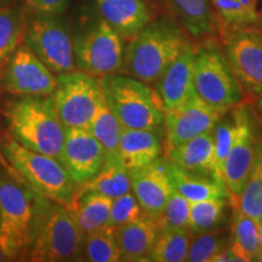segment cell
I'll return each instance as SVG.
<instances>
[{"label":"cell","mask_w":262,"mask_h":262,"mask_svg":"<svg viewBox=\"0 0 262 262\" xmlns=\"http://www.w3.org/2000/svg\"><path fill=\"white\" fill-rule=\"evenodd\" d=\"M232 208H237L244 214L250 216L255 221H262V147L258 153L256 164L245 182L243 191L234 202Z\"/></svg>","instance_id":"34"},{"label":"cell","mask_w":262,"mask_h":262,"mask_svg":"<svg viewBox=\"0 0 262 262\" xmlns=\"http://www.w3.org/2000/svg\"><path fill=\"white\" fill-rule=\"evenodd\" d=\"M169 160V159H168ZM169 172L172 187L189 203L210 198H228L226 186L212 175L189 171L169 160Z\"/></svg>","instance_id":"22"},{"label":"cell","mask_w":262,"mask_h":262,"mask_svg":"<svg viewBox=\"0 0 262 262\" xmlns=\"http://www.w3.org/2000/svg\"><path fill=\"white\" fill-rule=\"evenodd\" d=\"M35 192L12 176L0 175V235L27 255L34 220Z\"/></svg>","instance_id":"9"},{"label":"cell","mask_w":262,"mask_h":262,"mask_svg":"<svg viewBox=\"0 0 262 262\" xmlns=\"http://www.w3.org/2000/svg\"><path fill=\"white\" fill-rule=\"evenodd\" d=\"M192 233L188 229L160 228L147 261L183 262L186 261Z\"/></svg>","instance_id":"31"},{"label":"cell","mask_w":262,"mask_h":262,"mask_svg":"<svg viewBox=\"0 0 262 262\" xmlns=\"http://www.w3.org/2000/svg\"><path fill=\"white\" fill-rule=\"evenodd\" d=\"M104 158V148L88 127H66L58 162L78 186L96 175Z\"/></svg>","instance_id":"15"},{"label":"cell","mask_w":262,"mask_h":262,"mask_svg":"<svg viewBox=\"0 0 262 262\" xmlns=\"http://www.w3.org/2000/svg\"><path fill=\"white\" fill-rule=\"evenodd\" d=\"M88 129L95 136V139L102 145L106 156L119 155L118 145H119L123 126L103 96H101Z\"/></svg>","instance_id":"30"},{"label":"cell","mask_w":262,"mask_h":262,"mask_svg":"<svg viewBox=\"0 0 262 262\" xmlns=\"http://www.w3.org/2000/svg\"><path fill=\"white\" fill-rule=\"evenodd\" d=\"M251 101L255 103L256 111L258 112V114H260V117L262 118V91L257 95V96H255Z\"/></svg>","instance_id":"42"},{"label":"cell","mask_w":262,"mask_h":262,"mask_svg":"<svg viewBox=\"0 0 262 262\" xmlns=\"http://www.w3.org/2000/svg\"><path fill=\"white\" fill-rule=\"evenodd\" d=\"M193 88L205 103L225 113L245 101L216 37L196 41Z\"/></svg>","instance_id":"6"},{"label":"cell","mask_w":262,"mask_h":262,"mask_svg":"<svg viewBox=\"0 0 262 262\" xmlns=\"http://www.w3.org/2000/svg\"><path fill=\"white\" fill-rule=\"evenodd\" d=\"M129 173L131 191L141 208L147 216L158 220L173 189L168 158L159 157L148 165L129 170Z\"/></svg>","instance_id":"16"},{"label":"cell","mask_w":262,"mask_h":262,"mask_svg":"<svg viewBox=\"0 0 262 262\" xmlns=\"http://www.w3.org/2000/svg\"><path fill=\"white\" fill-rule=\"evenodd\" d=\"M163 150L162 131L123 127L118 153L129 170L148 165L162 157Z\"/></svg>","instance_id":"20"},{"label":"cell","mask_w":262,"mask_h":262,"mask_svg":"<svg viewBox=\"0 0 262 262\" xmlns=\"http://www.w3.org/2000/svg\"><path fill=\"white\" fill-rule=\"evenodd\" d=\"M168 159L189 171L215 176L212 130L168 149Z\"/></svg>","instance_id":"24"},{"label":"cell","mask_w":262,"mask_h":262,"mask_svg":"<svg viewBox=\"0 0 262 262\" xmlns=\"http://www.w3.org/2000/svg\"><path fill=\"white\" fill-rule=\"evenodd\" d=\"M159 232L158 221L147 215L114 228V235L120 251V261H147Z\"/></svg>","instance_id":"21"},{"label":"cell","mask_w":262,"mask_h":262,"mask_svg":"<svg viewBox=\"0 0 262 262\" xmlns=\"http://www.w3.org/2000/svg\"><path fill=\"white\" fill-rule=\"evenodd\" d=\"M146 216L133 191L112 199L108 227L118 228Z\"/></svg>","instance_id":"37"},{"label":"cell","mask_w":262,"mask_h":262,"mask_svg":"<svg viewBox=\"0 0 262 262\" xmlns=\"http://www.w3.org/2000/svg\"><path fill=\"white\" fill-rule=\"evenodd\" d=\"M237 134V122L233 111L229 110L222 116L212 129V139H214V171L216 179L222 181V169L226 157L231 149Z\"/></svg>","instance_id":"35"},{"label":"cell","mask_w":262,"mask_h":262,"mask_svg":"<svg viewBox=\"0 0 262 262\" xmlns=\"http://www.w3.org/2000/svg\"><path fill=\"white\" fill-rule=\"evenodd\" d=\"M0 165H2L3 168H4V169L6 170V171L9 172V175H10V176H12V178L16 179V180H18V181L25 182L24 180L21 179V176H19L18 173L16 172L14 169H12V166L10 165V164L8 163V160L5 159V157H4V155H3V152H2V147H0ZM25 183H26V182H25Z\"/></svg>","instance_id":"40"},{"label":"cell","mask_w":262,"mask_h":262,"mask_svg":"<svg viewBox=\"0 0 262 262\" xmlns=\"http://www.w3.org/2000/svg\"><path fill=\"white\" fill-rule=\"evenodd\" d=\"M19 256L18 251L16 250L8 239H5L3 235H0V262L5 261H15L18 260Z\"/></svg>","instance_id":"39"},{"label":"cell","mask_w":262,"mask_h":262,"mask_svg":"<svg viewBox=\"0 0 262 262\" xmlns=\"http://www.w3.org/2000/svg\"><path fill=\"white\" fill-rule=\"evenodd\" d=\"M225 112L209 106L194 94L181 106L164 112L163 130L166 149L211 131Z\"/></svg>","instance_id":"14"},{"label":"cell","mask_w":262,"mask_h":262,"mask_svg":"<svg viewBox=\"0 0 262 262\" xmlns=\"http://www.w3.org/2000/svg\"><path fill=\"white\" fill-rule=\"evenodd\" d=\"M228 232L219 227L201 234H192L186 261L188 262H229Z\"/></svg>","instance_id":"29"},{"label":"cell","mask_w":262,"mask_h":262,"mask_svg":"<svg viewBox=\"0 0 262 262\" xmlns=\"http://www.w3.org/2000/svg\"><path fill=\"white\" fill-rule=\"evenodd\" d=\"M100 79L75 70L57 75L51 97L64 127H88L100 102Z\"/></svg>","instance_id":"10"},{"label":"cell","mask_w":262,"mask_h":262,"mask_svg":"<svg viewBox=\"0 0 262 262\" xmlns=\"http://www.w3.org/2000/svg\"><path fill=\"white\" fill-rule=\"evenodd\" d=\"M5 118L11 137L19 145L58 159L66 127L51 96H19L10 101Z\"/></svg>","instance_id":"3"},{"label":"cell","mask_w":262,"mask_h":262,"mask_svg":"<svg viewBox=\"0 0 262 262\" xmlns=\"http://www.w3.org/2000/svg\"><path fill=\"white\" fill-rule=\"evenodd\" d=\"M173 21L185 29L193 41L217 37L210 0H162Z\"/></svg>","instance_id":"19"},{"label":"cell","mask_w":262,"mask_h":262,"mask_svg":"<svg viewBox=\"0 0 262 262\" xmlns=\"http://www.w3.org/2000/svg\"><path fill=\"white\" fill-rule=\"evenodd\" d=\"M258 222L233 208L227 244L229 261H258Z\"/></svg>","instance_id":"25"},{"label":"cell","mask_w":262,"mask_h":262,"mask_svg":"<svg viewBox=\"0 0 262 262\" xmlns=\"http://www.w3.org/2000/svg\"><path fill=\"white\" fill-rule=\"evenodd\" d=\"M232 111L237 122V134L222 169V181L228 191L229 203L234 202L243 191L262 147V140L245 103L238 104Z\"/></svg>","instance_id":"11"},{"label":"cell","mask_w":262,"mask_h":262,"mask_svg":"<svg viewBox=\"0 0 262 262\" xmlns=\"http://www.w3.org/2000/svg\"><path fill=\"white\" fill-rule=\"evenodd\" d=\"M189 212L191 203L176 189H172L165 209L157 221L160 228H180L189 231Z\"/></svg>","instance_id":"36"},{"label":"cell","mask_w":262,"mask_h":262,"mask_svg":"<svg viewBox=\"0 0 262 262\" xmlns=\"http://www.w3.org/2000/svg\"><path fill=\"white\" fill-rule=\"evenodd\" d=\"M0 147L8 163L33 191L50 201L71 205L78 185L58 159L26 148L12 137L5 139Z\"/></svg>","instance_id":"5"},{"label":"cell","mask_w":262,"mask_h":262,"mask_svg":"<svg viewBox=\"0 0 262 262\" xmlns=\"http://www.w3.org/2000/svg\"><path fill=\"white\" fill-rule=\"evenodd\" d=\"M2 85L15 96H51L57 75L22 42L5 62Z\"/></svg>","instance_id":"13"},{"label":"cell","mask_w":262,"mask_h":262,"mask_svg":"<svg viewBox=\"0 0 262 262\" xmlns=\"http://www.w3.org/2000/svg\"><path fill=\"white\" fill-rule=\"evenodd\" d=\"M5 4H8V0H0V6L5 5Z\"/></svg>","instance_id":"43"},{"label":"cell","mask_w":262,"mask_h":262,"mask_svg":"<svg viewBox=\"0 0 262 262\" xmlns=\"http://www.w3.org/2000/svg\"><path fill=\"white\" fill-rule=\"evenodd\" d=\"M25 6L34 16H62L71 0H24Z\"/></svg>","instance_id":"38"},{"label":"cell","mask_w":262,"mask_h":262,"mask_svg":"<svg viewBox=\"0 0 262 262\" xmlns=\"http://www.w3.org/2000/svg\"><path fill=\"white\" fill-rule=\"evenodd\" d=\"M228 198H210L192 202L189 212V232L193 235L219 228L224 222Z\"/></svg>","instance_id":"32"},{"label":"cell","mask_w":262,"mask_h":262,"mask_svg":"<svg viewBox=\"0 0 262 262\" xmlns=\"http://www.w3.org/2000/svg\"><path fill=\"white\" fill-rule=\"evenodd\" d=\"M84 233L70 205L50 201L35 192L34 220L27 250L33 262L77 261L81 258Z\"/></svg>","instance_id":"1"},{"label":"cell","mask_w":262,"mask_h":262,"mask_svg":"<svg viewBox=\"0 0 262 262\" xmlns=\"http://www.w3.org/2000/svg\"><path fill=\"white\" fill-rule=\"evenodd\" d=\"M220 42L244 98L251 101L262 91V32L244 29Z\"/></svg>","instance_id":"12"},{"label":"cell","mask_w":262,"mask_h":262,"mask_svg":"<svg viewBox=\"0 0 262 262\" xmlns=\"http://www.w3.org/2000/svg\"><path fill=\"white\" fill-rule=\"evenodd\" d=\"M80 260L90 262L120 261V251L114 235V228L106 226L85 234Z\"/></svg>","instance_id":"33"},{"label":"cell","mask_w":262,"mask_h":262,"mask_svg":"<svg viewBox=\"0 0 262 262\" xmlns=\"http://www.w3.org/2000/svg\"><path fill=\"white\" fill-rule=\"evenodd\" d=\"M258 3L260 0H210L220 41L234 33L253 28Z\"/></svg>","instance_id":"23"},{"label":"cell","mask_w":262,"mask_h":262,"mask_svg":"<svg viewBox=\"0 0 262 262\" xmlns=\"http://www.w3.org/2000/svg\"><path fill=\"white\" fill-rule=\"evenodd\" d=\"M98 79L103 98L123 127L163 131L165 110L156 89L120 73Z\"/></svg>","instance_id":"4"},{"label":"cell","mask_w":262,"mask_h":262,"mask_svg":"<svg viewBox=\"0 0 262 262\" xmlns=\"http://www.w3.org/2000/svg\"><path fill=\"white\" fill-rule=\"evenodd\" d=\"M28 18L25 9L16 4H5L0 6V64L17 49L27 29Z\"/></svg>","instance_id":"28"},{"label":"cell","mask_w":262,"mask_h":262,"mask_svg":"<svg viewBox=\"0 0 262 262\" xmlns=\"http://www.w3.org/2000/svg\"><path fill=\"white\" fill-rule=\"evenodd\" d=\"M191 40L175 21L152 19L127 40L120 74L153 85Z\"/></svg>","instance_id":"2"},{"label":"cell","mask_w":262,"mask_h":262,"mask_svg":"<svg viewBox=\"0 0 262 262\" xmlns=\"http://www.w3.org/2000/svg\"><path fill=\"white\" fill-rule=\"evenodd\" d=\"M253 29H256L258 32H262V5L261 8H258L257 10V16H256V21L253 26Z\"/></svg>","instance_id":"41"},{"label":"cell","mask_w":262,"mask_h":262,"mask_svg":"<svg viewBox=\"0 0 262 262\" xmlns=\"http://www.w3.org/2000/svg\"><path fill=\"white\" fill-rule=\"evenodd\" d=\"M77 70L101 78L120 73L125 44L118 33L98 18L73 39Z\"/></svg>","instance_id":"7"},{"label":"cell","mask_w":262,"mask_h":262,"mask_svg":"<svg viewBox=\"0 0 262 262\" xmlns=\"http://www.w3.org/2000/svg\"><path fill=\"white\" fill-rule=\"evenodd\" d=\"M194 56L195 44L191 40L160 75L159 79L153 84L165 111L181 106L194 94V88H193Z\"/></svg>","instance_id":"17"},{"label":"cell","mask_w":262,"mask_h":262,"mask_svg":"<svg viewBox=\"0 0 262 262\" xmlns=\"http://www.w3.org/2000/svg\"><path fill=\"white\" fill-rule=\"evenodd\" d=\"M24 44L56 75L77 70L73 38L60 16H34L28 19Z\"/></svg>","instance_id":"8"},{"label":"cell","mask_w":262,"mask_h":262,"mask_svg":"<svg viewBox=\"0 0 262 262\" xmlns=\"http://www.w3.org/2000/svg\"><path fill=\"white\" fill-rule=\"evenodd\" d=\"M70 206L85 235L108 226L112 198L102 193L88 191L78 193Z\"/></svg>","instance_id":"27"},{"label":"cell","mask_w":262,"mask_h":262,"mask_svg":"<svg viewBox=\"0 0 262 262\" xmlns=\"http://www.w3.org/2000/svg\"><path fill=\"white\" fill-rule=\"evenodd\" d=\"M88 191L102 193L112 199L131 191L129 169L119 155L106 156L96 175L88 182L78 186L77 194Z\"/></svg>","instance_id":"26"},{"label":"cell","mask_w":262,"mask_h":262,"mask_svg":"<svg viewBox=\"0 0 262 262\" xmlns=\"http://www.w3.org/2000/svg\"><path fill=\"white\" fill-rule=\"evenodd\" d=\"M101 18L124 41L135 37L152 21V12L145 0H94Z\"/></svg>","instance_id":"18"}]
</instances>
